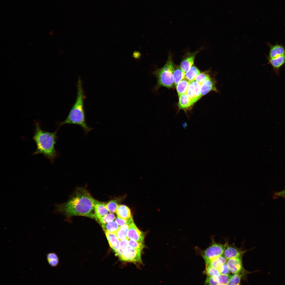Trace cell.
<instances>
[{"mask_svg": "<svg viewBox=\"0 0 285 285\" xmlns=\"http://www.w3.org/2000/svg\"><path fill=\"white\" fill-rule=\"evenodd\" d=\"M48 263L51 267L57 266L59 263V259L57 255L54 252L48 253L46 255Z\"/></svg>", "mask_w": 285, "mask_h": 285, "instance_id": "cell-23", "label": "cell"}, {"mask_svg": "<svg viewBox=\"0 0 285 285\" xmlns=\"http://www.w3.org/2000/svg\"><path fill=\"white\" fill-rule=\"evenodd\" d=\"M185 73L180 66H175L173 73L174 84L175 86L181 80L185 78Z\"/></svg>", "mask_w": 285, "mask_h": 285, "instance_id": "cell-19", "label": "cell"}, {"mask_svg": "<svg viewBox=\"0 0 285 285\" xmlns=\"http://www.w3.org/2000/svg\"><path fill=\"white\" fill-rule=\"evenodd\" d=\"M268 60L269 63L272 66L277 74L278 75L279 69L285 63V55L273 59H268Z\"/></svg>", "mask_w": 285, "mask_h": 285, "instance_id": "cell-18", "label": "cell"}, {"mask_svg": "<svg viewBox=\"0 0 285 285\" xmlns=\"http://www.w3.org/2000/svg\"><path fill=\"white\" fill-rule=\"evenodd\" d=\"M103 230H106L116 234L119 228L116 222L113 221L102 226Z\"/></svg>", "mask_w": 285, "mask_h": 285, "instance_id": "cell-25", "label": "cell"}, {"mask_svg": "<svg viewBox=\"0 0 285 285\" xmlns=\"http://www.w3.org/2000/svg\"><path fill=\"white\" fill-rule=\"evenodd\" d=\"M40 122V120L36 121L35 123V131L32 138L36 143V148L33 154H42L53 164L59 155L55 147L59 128L54 132L44 130L41 128Z\"/></svg>", "mask_w": 285, "mask_h": 285, "instance_id": "cell-2", "label": "cell"}, {"mask_svg": "<svg viewBox=\"0 0 285 285\" xmlns=\"http://www.w3.org/2000/svg\"><path fill=\"white\" fill-rule=\"evenodd\" d=\"M245 252V251L242 250L234 245H229L227 244L223 254L224 257L228 259L234 258L242 257Z\"/></svg>", "mask_w": 285, "mask_h": 285, "instance_id": "cell-11", "label": "cell"}, {"mask_svg": "<svg viewBox=\"0 0 285 285\" xmlns=\"http://www.w3.org/2000/svg\"><path fill=\"white\" fill-rule=\"evenodd\" d=\"M200 73L199 69L195 65L193 66L185 73V78L192 81L195 80L196 76Z\"/></svg>", "mask_w": 285, "mask_h": 285, "instance_id": "cell-20", "label": "cell"}, {"mask_svg": "<svg viewBox=\"0 0 285 285\" xmlns=\"http://www.w3.org/2000/svg\"><path fill=\"white\" fill-rule=\"evenodd\" d=\"M276 197H285V189L282 191L276 192L274 194Z\"/></svg>", "mask_w": 285, "mask_h": 285, "instance_id": "cell-37", "label": "cell"}, {"mask_svg": "<svg viewBox=\"0 0 285 285\" xmlns=\"http://www.w3.org/2000/svg\"><path fill=\"white\" fill-rule=\"evenodd\" d=\"M190 82L184 78L181 80L175 86L178 95L186 93Z\"/></svg>", "mask_w": 285, "mask_h": 285, "instance_id": "cell-21", "label": "cell"}, {"mask_svg": "<svg viewBox=\"0 0 285 285\" xmlns=\"http://www.w3.org/2000/svg\"><path fill=\"white\" fill-rule=\"evenodd\" d=\"M241 258H234L227 259L226 263L232 273H239L244 272Z\"/></svg>", "mask_w": 285, "mask_h": 285, "instance_id": "cell-9", "label": "cell"}, {"mask_svg": "<svg viewBox=\"0 0 285 285\" xmlns=\"http://www.w3.org/2000/svg\"><path fill=\"white\" fill-rule=\"evenodd\" d=\"M128 248H130L142 250L144 248V245L142 243L130 239H129Z\"/></svg>", "mask_w": 285, "mask_h": 285, "instance_id": "cell-31", "label": "cell"}, {"mask_svg": "<svg viewBox=\"0 0 285 285\" xmlns=\"http://www.w3.org/2000/svg\"><path fill=\"white\" fill-rule=\"evenodd\" d=\"M145 236L144 233L137 227L134 221L129 225L127 235L128 239L142 243Z\"/></svg>", "mask_w": 285, "mask_h": 285, "instance_id": "cell-8", "label": "cell"}, {"mask_svg": "<svg viewBox=\"0 0 285 285\" xmlns=\"http://www.w3.org/2000/svg\"><path fill=\"white\" fill-rule=\"evenodd\" d=\"M120 200L113 199L105 203L106 207L108 211L111 213L116 212L118 205L119 201Z\"/></svg>", "mask_w": 285, "mask_h": 285, "instance_id": "cell-26", "label": "cell"}, {"mask_svg": "<svg viewBox=\"0 0 285 285\" xmlns=\"http://www.w3.org/2000/svg\"><path fill=\"white\" fill-rule=\"evenodd\" d=\"M204 273L207 276L213 277L217 276L220 274L218 269L214 268L208 265H206Z\"/></svg>", "mask_w": 285, "mask_h": 285, "instance_id": "cell-29", "label": "cell"}, {"mask_svg": "<svg viewBox=\"0 0 285 285\" xmlns=\"http://www.w3.org/2000/svg\"><path fill=\"white\" fill-rule=\"evenodd\" d=\"M141 251L140 249L128 248L118 256L121 259L124 261L141 263Z\"/></svg>", "mask_w": 285, "mask_h": 285, "instance_id": "cell-6", "label": "cell"}, {"mask_svg": "<svg viewBox=\"0 0 285 285\" xmlns=\"http://www.w3.org/2000/svg\"><path fill=\"white\" fill-rule=\"evenodd\" d=\"M231 276L230 275L220 274L217 276L215 277L216 280L219 285H227L230 280Z\"/></svg>", "mask_w": 285, "mask_h": 285, "instance_id": "cell-30", "label": "cell"}, {"mask_svg": "<svg viewBox=\"0 0 285 285\" xmlns=\"http://www.w3.org/2000/svg\"><path fill=\"white\" fill-rule=\"evenodd\" d=\"M96 201L86 188L78 187L68 201L59 205L57 209L68 218L80 216L94 219Z\"/></svg>", "mask_w": 285, "mask_h": 285, "instance_id": "cell-1", "label": "cell"}, {"mask_svg": "<svg viewBox=\"0 0 285 285\" xmlns=\"http://www.w3.org/2000/svg\"><path fill=\"white\" fill-rule=\"evenodd\" d=\"M116 213L117 217L128 221L130 223L133 221L130 209L125 205H118Z\"/></svg>", "mask_w": 285, "mask_h": 285, "instance_id": "cell-13", "label": "cell"}, {"mask_svg": "<svg viewBox=\"0 0 285 285\" xmlns=\"http://www.w3.org/2000/svg\"><path fill=\"white\" fill-rule=\"evenodd\" d=\"M201 84L195 80L190 82L186 93L194 104L202 97L201 93Z\"/></svg>", "mask_w": 285, "mask_h": 285, "instance_id": "cell-7", "label": "cell"}, {"mask_svg": "<svg viewBox=\"0 0 285 285\" xmlns=\"http://www.w3.org/2000/svg\"><path fill=\"white\" fill-rule=\"evenodd\" d=\"M140 55V53L138 51H135L133 53V56L135 58H138Z\"/></svg>", "mask_w": 285, "mask_h": 285, "instance_id": "cell-38", "label": "cell"}, {"mask_svg": "<svg viewBox=\"0 0 285 285\" xmlns=\"http://www.w3.org/2000/svg\"><path fill=\"white\" fill-rule=\"evenodd\" d=\"M129 239L127 237L123 239L120 240V250L121 251H124L128 248Z\"/></svg>", "mask_w": 285, "mask_h": 285, "instance_id": "cell-34", "label": "cell"}, {"mask_svg": "<svg viewBox=\"0 0 285 285\" xmlns=\"http://www.w3.org/2000/svg\"><path fill=\"white\" fill-rule=\"evenodd\" d=\"M77 86V92L75 102L67 117L64 121L59 124L58 128L66 124L77 125L82 128L87 135L93 129L86 123L84 108V101L86 97L83 89L82 82L80 77L78 78Z\"/></svg>", "mask_w": 285, "mask_h": 285, "instance_id": "cell-3", "label": "cell"}, {"mask_svg": "<svg viewBox=\"0 0 285 285\" xmlns=\"http://www.w3.org/2000/svg\"><path fill=\"white\" fill-rule=\"evenodd\" d=\"M220 274L222 275H229L230 270L226 263L222 265L218 269Z\"/></svg>", "mask_w": 285, "mask_h": 285, "instance_id": "cell-33", "label": "cell"}, {"mask_svg": "<svg viewBox=\"0 0 285 285\" xmlns=\"http://www.w3.org/2000/svg\"><path fill=\"white\" fill-rule=\"evenodd\" d=\"M179 97L178 106L180 109L186 111L194 104L186 93L180 95Z\"/></svg>", "mask_w": 285, "mask_h": 285, "instance_id": "cell-16", "label": "cell"}, {"mask_svg": "<svg viewBox=\"0 0 285 285\" xmlns=\"http://www.w3.org/2000/svg\"><path fill=\"white\" fill-rule=\"evenodd\" d=\"M115 218V216L114 214L111 213L101 217L98 221L102 226L109 222L113 221Z\"/></svg>", "mask_w": 285, "mask_h": 285, "instance_id": "cell-32", "label": "cell"}, {"mask_svg": "<svg viewBox=\"0 0 285 285\" xmlns=\"http://www.w3.org/2000/svg\"><path fill=\"white\" fill-rule=\"evenodd\" d=\"M104 231L110 246L117 254L120 250L119 239L115 234L106 230Z\"/></svg>", "mask_w": 285, "mask_h": 285, "instance_id": "cell-15", "label": "cell"}, {"mask_svg": "<svg viewBox=\"0 0 285 285\" xmlns=\"http://www.w3.org/2000/svg\"><path fill=\"white\" fill-rule=\"evenodd\" d=\"M198 52L199 51L193 53L189 52L184 56L180 66L183 72H186L193 66L196 56Z\"/></svg>", "mask_w": 285, "mask_h": 285, "instance_id": "cell-12", "label": "cell"}, {"mask_svg": "<svg viewBox=\"0 0 285 285\" xmlns=\"http://www.w3.org/2000/svg\"><path fill=\"white\" fill-rule=\"evenodd\" d=\"M205 284L208 285H219L214 277L207 276L205 281Z\"/></svg>", "mask_w": 285, "mask_h": 285, "instance_id": "cell-35", "label": "cell"}, {"mask_svg": "<svg viewBox=\"0 0 285 285\" xmlns=\"http://www.w3.org/2000/svg\"><path fill=\"white\" fill-rule=\"evenodd\" d=\"M227 259L222 255L216 257L206 265H208L216 269L218 268L222 264L226 263Z\"/></svg>", "mask_w": 285, "mask_h": 285, "instance_id": "cell-22", "label": "cell"}, {"mask_svg": "<svg viewBox=\"0 0 285 285\" xmlns=\"http://www.w3.org/2000/svg\"><path fill=\"white\" fill-rule=\"evenodd\" d=\"M210 73V71L209 70L201 72L196 76L195 80L201 84L212 76Z\"/></svg>", "mask_w": 285, "mask_h": 285, "instance_id": "cell-27", "label": "cell"}, {"mask_svg": "<svg viewBox=\"0 0 285 285\" xmlns=\"http://www.w3.org/2000/svg\"><path fill=\"white\" fill-rule=\"evenodd\" d=\"M115 221L118 225L120 226L126 224H128L129 225H130L131 224L128 221L125 220L120 218L118 217L116 218Z\"/></svg>", "mask_w": 285, "mask_h": 285, "instance_id": "cell-36", "label": "cell"}, {"mask_svg": "<svg viewBox=\"0 0 285 285\" xmlns=\"http://www.w3.org/2000/svg\"><path fill=\"white\" fill-rule=\"evenodd\" d=\"M244 274V272L234 274L231 276L227 285H240L242 277Z\"/></svg>", "mask_w": 285, "mask_h": 285, "instance_id": "cell-28", "label": "cell"}, {"mask_svg": "<svg viewBox=\"0 0 285 285\" xmlns=\"http://www.w3.org/2000/svg\"><path fill=\"white\" fill-rule=\"evenodd\" d=\"M108 211L105 203L97 200L94 206V219L98 221L101 218L107 214Z\"/></svg>", "mask_w": 285, "mask_h": 285, "instance_id": "cell-14", "label": "cell"}, {"mask_svg": "<svg viewBox=\"0 0 285 285\" xmlns=\"http://www.w3.org/2000/svg\"><path fill=\"white\" fill-rule=\"evenodd\" d=\"M176 65L174 64L171 56L170 55L163 67L157 69L153 74L157 79V83L154 89L156 90L161 87L170 88L174 84L173 73Z\"/></svg>", "mask_w": 285, "mask_h": 285, "instance_id": "cell-4", "label": "cell"}, {"mask_svg": "<svg viewBox=\"0 0 285 285\" xmlns=\"http://www.w3.org/2000/svg\"><path fill=\"white\" fill-rule=\"evenodd\" d=\"M285 55V48L283 46L277 44L270 45L268 59H273Z\"/></svg>", "mask_w": 285, "mask_h": 285, "instance_id": "cell-17", "label": "cell"}, {"mask_svg": "<svg viewBox=\"0 0 285 285\" xmlns=\"http://www.w3.org/2000/svg\"><path fill=\"white\" fill-rule=\"evenodd\" d=\"M212 241L211 244L203 251L202 254L206 265L208 264L214 258L222 255L227 244H222L217 243L213 241Z\"/></svg>", "mask_w": 285, "mask_h": 285, "instance_id": "cell-5", "label": "cell"}, {"mask_svg": "<svg viewBox=\"0 0 285 285\" xmlns=\"http://www.w3.org/2000/svg\"><path fill=\"white\" fill-rule=\"evenodd\" d=\"M129 225L126 224L120 226L116 234L119 240L123 239L127 237V235Z\"/></svg>", "mask_w": 285, "mask_h": 285, "instance_id": "cell-24", "label": "cell"}, {"mask_svg": "<svg viewBox=\"0 0 285 285\" xmlns=\"http://www.w3.org/2000/svg\"><path fill=\"white\" fill-rule=\"evenodd\" d=\"M215 77L212 76L201 84V93L202 97L212 91L219 92L216 87L217 82Z\"/></svg>", "mask_w": 285, "mask_h": 285, "instance_id": "cell-10", "label": "cell"}]
</instances>
